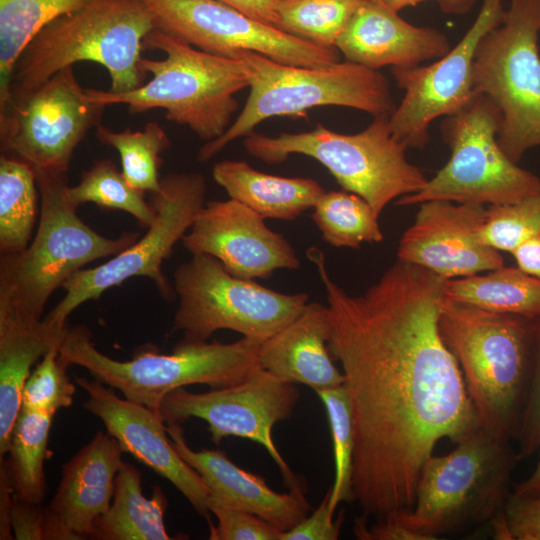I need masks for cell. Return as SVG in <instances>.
Instances as JSON below:
<instances>
[{"label":"cell","mask_w":540,"mask_h":540,"mask_svg":"<svg viewBox=\"0 0 540 540\" xmlns=\"http://www.w3.org/2000/svg\"><path fill=\"white\" fill-rule=\"evenodd\" d=\"M329 308V350L345 376L354 431L352 486L366 517L410 510L435 446L478 425L439 328L446 279L397 259L360 295L330 277L311 247Z\"/></svg>","instance_id":"6da1fadb"},{"label":"cell","mask_w":540,"mask_h":540,"mask_svg":"<svg viewBox=\"0 0 540 540\" xmlns=\"http://www.w3.org/2000/svg\"><path fill=\"white\" fill-rule=\"evenodd\" d=\"M67 327L51 325L44 319L35 323L0 322V459L9 450L31 368L50 350L59 348Z\"/></svg>","instance_id":"484cf974"},{"label":"cell","mask_w":540,"mask_h":540,"mask_svg":"<svg viewBox=\"0 0 540 540\" xmlns=\"http://www.w3.org/2000/svg\"><path fill=\"white\" fill-rule=\"evenodd\" d=\"M144 194L133 188L115 164L107 159L95 161L82 172L77 185L66 188L68 200L77 207L92 202L101 208L121 210L132 215L141 227L148 228L155 213Z\"/></svg>","instance_id":"836d02e7"},{"label":"cell","mask_w":540,"mask_h":540,"mask_svg":"<svg viewBox=\"0 0 540 540\" xmlns=\"http://www.w3.org/2000/svg\"><path fill=\"white\" fill-rule=\"evenodd\" d=\"M445 297L496 313L540 315V279L518 267L446 280Z\"/></svg>","instance_id":"83f0119b"},{"label":"cell","mask_w":540,"mask_h":540,"mask_svg":"<svg viewBox=\"0 0 540 540\" xmlns=\"http://www.w3.org/2000/svg\"><path fill=\"white\" fill-rule=\"evenodd\" d=\"M168 500L160 486L151 498L142 491L141 472L124 462L115 478L110 507L93 525L89 538L98 540H169L164 523Z\"/></svg>","instance_id":"4316f807"},{"label":"cell","mask_w":540,"mask_h":540,"mask_svg":"<svg viewBox=\"0 0 540 540\" xmlns=\"http://www.w3.org/2000/svg\"><path fill=\"white\" fill-rule=\"evenodd\" d=\"M95 135L100 143L118 151L121 172L133 188L151 194L160 189L161 153L169 148L170 140L157 122L146 123L141 131H115L100 123Z\"/></svg>","instance_id":"d6a6232c"},{"label":"cell","mask_w":540,"mask_h":540,"mask_svg":"<svg viewBox=\"0 0 540 540\" xmlns=\"http://www.w3.org/2000/svg\"><path fill=\"white\" fill-rule=\"evenodd\" d=\"M501 112L485 94L476 95L441 123L448 162L417 192L396 200L400 206L429 200L503 205L540 192V178L513 162L498 142Z\"/></svg>","instance_id":"30bf717a"},{"label":"cell","mask_w":540,"mask_h":540,"mask_svg":"<svg viewBox=\"0 0 540 540\" xmlns=\"http://www.w3.org/2000/svg\"><path fill=\"white\" fill-rule=\"evenodd\" d=\"M532 370L528 398L515 440L520 460L540 450V315L531 318Z\"/></svg>","instance_id":"ab89813d"},{"label":"cell","mask_w":540,"mask_h":540,"mask_svg":"<svg viewBox=\"0 0 540 540\" xmlns=\"http://www.w3.org/2000/svg\"><path fill=\"white\" fill-rule=\"evenodd\" d=\"M206 193V180L200 173H170L161 178L160 189L151 194L155 217L146 233L107 262L74 273L62 286L63 298L43 319L67 327L77 307L133 277L151 279L164 299L175 300L174 287L163 273L162 264L206 204Z\"/></svg>","instance_id":"4fadbf2b"},{"label":"cell","mask_w":540,"mask_h":540,"mask_svg":"<svg viewBox=\"0 0 540 540\" xmlns=\"http://www.w3.org/2000/svg\"><path fill=\"white\" fill-rule=\"evenodd\" d=\"M327 413L334 456V482L330 488L329 510L334 515L337 505L354 502L352 470L354 431L351 404L345 383L316 391Z\"/></svg>","instance_id":"d590c367"},{"label":"cell","mask_w":540,"mask_h":540,"mask_svg":"<svg viewBox=\"0 0 540 540\" xmlns=\"http://www.w3.org/2000/svg\"><path fill=\"white\" fill-rule=\"evenodd\" d=\"M13 489L10 483L7 468L3 459H0V539H14L10 522Z\"/></svg>","instance_id":"f6af8a7d"},{"label":"cell","mask_w":540,"mask_h":540,"mask_svg":"<svg viewBox=\"0 0 540 540\" xmlns=\"http://www.w3.org/2000/svg\"><path fill=\"white\" fill-rule=\"evenodd\" d=\"M330 489L319 506L294 527L280 534L279 540H337L344 521L343 510L337 518L329 510Z\"/></svg>","instance_id":"b9f144b4"},{"label":"cell","mask_w":540,"mask_h":540,"mask_svg":"<svg viewBox=\"0 0 540 540\" xmlns=\"http://www.w3.org/2000/svg\"><path fill=\"white\" fill-rule=\"evenodd\" d=\"M392 10L399 12L406 7H414L427 0H382Z\"/></svg>","instance_id":"681fc988"},{"label":"cell","mask_w":540,"mask_h":540,"mask_svg":"<svg viewBox=\"0 0 540 540\" xmlns=\"http://www.w3.org/2000/svg\"><path fill=\"white\" fill-rule=\"evenodd\" d=\"M505 539L540 540V496L511 495L504 512Z\"/></svg>","instance_id":"60d3db41"},{"label":"cell","mask_w":540,"mask_h":540,"mask_svg":"<svg viewBox=\"0 0 540 540\" xmlns=\"http://www.w3.org/2000/svg\"><path fill=\"white\" fill-rule=\"evenodd\" d=\"M105 107L88 98L73 66L66 67L0 111L2 154L35 172L68 173L75 149L100 124Z\"/></svg>","instance_id":"5bb4252c"},{"label":"cell","mask_w":540,"mask_h":540,"mask_svg":"<svg viewBox=\"0 0 540 540\" xmlns=\"http://www.w3.org/2000/svg\"><path fill=\"white\" fill-rule=\"evenodd\" d=\"M154 28L143 0H89L47 24L27 44L14 67L10 99L84 61L107 70L110 92L136 89L145 75L139 67L143 41Z\"/></svg>","instance_id":"8992f818"},{"label":"cell","mask_w":540,"mask_h":540,"mask_svg":"<svg viewBox=\"0 0 540 540\" xmlns=\"http://www.w3.org/2000/svg\"><path fill=\"white\" fill-rule=\"evenodd\" d=\"M264 220L232 198L209 201L181 241L192 255L213 256L242 279H266L279 269H299L294 247Z\"/></svg>","instance_id":"ac0fdd59"},{"label":"cell","mask_w":540,"mask_h":540,"mask_svg":"<svg viewBox=\"0 0 540 540\" xmlns=\"http://www.w3.org/2000/svg\"><path fill=\"white\" fill-rule=\"evenodd\" d=\"M261 343L244 336L232 343L182 339L170 354L147 348L120 361L99 351L90 329L78 325L66 328L59 356L69 366L83 367L126 399L160 414L163 399L174 390L195 384L222 388L248 379L262 369Z\"/></svg>","instance_id":"52a82bcc"},{"label":"cell","mask_w":540,"mask_h":540,"mask_svg":"<svg viewBox=\"0 0 540 540\" xmlns=\"http://www.w3.org/2000/svg\"><path fill=\"white\" fill-rule=\"evenodd\" d=\"M506 9L503 0H482L474 22L445 55L426 66L391 67L404 96L388 119L392 135L407 149H424L430 124L463 108L478 92L473 68L482 38L500 25Z\"/></svg>","instance_id":"e0dca14e"},{"label":"cell","mask_w":540,"mask_h":540,"mask_svg":"<svg viewBox=\"0 0 540 540\" xmlns=\"http://www.w3.org/2000/svg\"><path fill=\"white\" fill-rule=\"evenodd\" d=\"M143 1L155 28L214 55L231 58L238 51H251L300 67L340 61L336 47L313 44L217 0Z\"/></svg>","instance_id":"9a60e30c"},{"label":"cell","mask_w":540,"mask_h":540,"mask_svg":"<svg viewBox=\"0 0 540 540\" xmlns=\"http://www.w3.org/2000/svg\"><path fill=\"white\" fill-rule=\"evenodd\" d=\"M68 367L58 347L45 354L24 384L22 407L53 416L59 409L70 407L76 389L67 374Z\"/></svg>","instance_id":"74e56055"},{"label":"cell","mask_w":540,"mask_h":540,"mask_svg":"<svg viewBox=\"0 0 540 540\" xmlns=\"http://www.w3.org/2000/svg\"><path fill=\"white\" fill-rule=\"evenodd\" d=\"M540 235V192L519 201L490 205L479 231L482 243L512 253L525 241Z\"/></svg>","instance_id":"8d00e7d4"},{"label":"cell","mask_w":540,"mask_h":540,"mask_svg":"<svg viewBox=\"0 0 540 540\" xmlns=\"http://www.w3.org/2000/svg\"><path fill=\"white\" fill-rule=\"evenodd\" d=\"M172 446L200 475L210 496L255 514L280 531H287L307 517L311 509L305 486L277 493L259 475L244 470L221 450L195 451L187 444L179 423L166 424Z\"/></svg>","instance_id":"7402d4cb"},{"label":"cell","mask_w":540,"mask_h":540,"mask_svg":"<svg viewBox=\"0 0 540 540\" xmlns=\"http://www.w3.org/2000/svg\"><path fill=\"white\" fill-rule=\"evenodd\" d=\"M263 23L279 27L278 0H217Z\"/></svg>","instance_id":"ee69618b"},{"label":"cell","mask_w":540,"mask_h":540,"mask_svg":"<svg viewBox=\"0 0 540 540\" xmlns=\"http://www.w3.org/2000/svg\"><path fill=\"white\" fill-rule=\"evenodd\" d=\"M511 254L518 268L540 279V235L525 241Z\"/></svg>","instance_id":"bcb514c9"},{"label":"cell","mask_w":540,"mask_h":540,"mask_svg":"<svg viewBox=\"0 0 540 540\" xmlns=\"http://www.w3.org/2000/svg\"><path fill=\"white\" fill-rule=\"evenodd\" d=\"M441 11L450 15H464L468 13L478 0H436Z\"/></svg>","instance_id":"c3c4849f"},{"label":"cell","mask_w":540,"mask_h":540,"mask_svg":"<svg viewBox=\"0 0 540 540\" xmlns=\"http://www.w3.org/2000/svg\"><path fill=\"white\" fill-rule=\"evenodd\" d=\"M299 398L295 384L280 381L262 368L232 386L211 388L204 393H192L184 388L174 390L163 399L160 415L166 424H182L190 418L204 420L216 445L228 436L262 445L291 489L304 484L278 451L272 429L293 414Z\"/></svg>","instance_id":"2e32d148"},{"label":"cell","mask_w":540,"mask_h":540,"mask_svg":"<svg viewBox=\"0 0 540 540\" xmlns=\"http://www.w3.org/2000/svg\"><path fill=\"white\" fill-rule=\"evenodd\" d=\"M512 494L521 497L540 496V455L531 475L522 482L516 484Z\"/></svg>","instance_id":"7dc6e473"},{"label":"cell","mask_w":540,"mask_h":540,"mask_svg":"<svg viewBox=\"0 0 540 540\" xmlns=\"http://www.w3.org/2000/svg\"><path fill=\"white\" fill-rule=\"evenodd\" d=\"M439 328L459 365L478 425L515 440L531 380V318L444 297Z\"/></svg>","instance_id":"3957f363"},{"label":"cell","mask_w":540,"mask_h":540,"mask_svg":"<svg viewBox=\"0 0 540 540\" xmlns=\"http://www.w3.org/2000/svg\"><path fill=\"white\" fill-rule=\"evenodd\" d=\"M388 119L374 118L356 134L338 133L321 124L276 137L253 132L243 145L250 155L270 164L283 163L292 154L315 159L343 190L365 199L380 216L391 201L417 192L428 180L407 160V147L392 135Z\"/></svg>","instance_id":"9c48e42d"},{"label":"cell","mask_w":540,"mask_h":540,"mask_svg":"<svg viewBox=\"0 0 540 540\" xmlns=\"http://www.w3.org/2000/svg\"><path fill=\"white\" fill-rule=\"evenodd\" d=\"M540 0H509L500 25L476 50L475 89L500 109L498 142L518 163L540 146Z\"/></svg>","instance_id":"8fae6325"},{"label":"cell","mask_w":540,"mask_h":540,"mask_svg":"<svg viewBox=\"0 0 540 540\" xmlns=\"http://www.w3.org/2000/svg\"><path fill=\"white\" fill-rule=\"evenodd\" d=\"M178 306L172 332L207 341L218 330H232L263 342L291 323L305 308L306 293H281L230 274L207 254H195L174 272Z\"/></svg>","instance_id":"7c38bea8"},{"label":"cell","mask_w":540,"mask_h":540,"mask_svg":"<svg viewBox=\"0 0 540 540\" xmlns=\"http://www.w3.org/2000/svg\"><path fill=\"white\" fill-rule=\"evenodd\" d=\"M40 196L37 230L22 251L0 255V322L43 319L51 295L92 261L115 256L138 232L105 237L85 224L66 196L68 173L35 172Z\"/></svg>","instance_id":"7a4b0ae2"},{"label":"cell","mask_w":540,"mask_h":540,"mask_svg":"<svg viewBox=\"0 0 540 540\" xmlns=\"http://www.w3.org/2000/svg\"><path fill=\"white\" fill-rule=\"evenodd\" d=\"M123 453L115 438L98 431L62 465L59 485L46 508L73 540L89 538L96 519L110 507Z\"/></svg>","instance_id":"603a6c76"},{"label":"cell","mask_w":540,"mask_h":540,"mask_svg":"<svg viewBox=\"0 0 540 540\" xmlns=\"http://www.w3.org/2000/svg\"><path fill=\"white\" fill-rule=\"evenodd\" d=\"M89 0H0V110L10 99L16 62L32 38L53 20Z\"/></svg>","instance_id":"f1b7e54d"},{"label":"cell","mask_w":540,"mask_h":540,"mask_svg":"<svg viewBox=\"0 0 540 540\" xmlns=\"http://www.w3.org/2000/svg\"><path fill=\"white\" fill-rule=\"evenodd\" d=\"M313 209L311 217L323 240L331 246L359 248L362 243H379L384 239L379 216L355 193L325 192Z\"/></svg>","instance_id":"1f68e13d"},{"label":"cell","mask_w":540,"mask_h":540,"mask_svg":"<svg viewBox=\"0 0 540 540\" xmlns=\"http://www.w3.org/2000/svg\"><path fill=\"white\" fill-rule=\"evenodd\" d=\"M329 308L308 302L286 327L261 343V367L280 381L303 384L315 392L345 383L329 350Z\"/></svg>","instance_id":"cb8c5ba5"},{"label":"cell","mask_w":540,"mask_h":540,"mask_svg":"<svg viewBox=\"0 0 540 540\" xmlns=\"http://www.w3.org/2000/svg\"><path fill=\"white\" fill-rule=\"evenodd\" d=\"M455 444L450 453L425 461L413 507L393 513L417 540L493 525L504 516L521 461L511 439L477 426Z\"/></svg>","instance_id":"277c9868"},{"label":"cell","mask_w":540,"mask_h":540,"mask_svg":"<svg viewBox=\"0 0 540 540\" xmlns=\"http://www.w3.org/2000/svg\"><path fill=\"white\" fill-rule=\"evenodd\" d=\"M46 507L22 500L13 493L10 522L14 539L46 540Z\"/></svg>","instance_id":"7bdbcfd3"},{"label":"cell","mask_w":540,"mask_h":540,"mask_svg":"<svg viewBox=\"0 0 540 540\" xmlns=\"http://www.w3.org/2000/svg\"><path fill=\"white\" fill-rule=\"evenodd\" d=\"M231 58L246 64L250 94L228 129L201 146L199 162L210 160L271 117H303L312 108L333 105L358 109L374 118H389L396 108L386 77L356 63L345 60L325 67H300L251 51H238Z\"/></svg>","instance_id":"ba28073f"},{"label":"cell","mask_w":540,"mask_h":540,"mask_svg":"<svg viewBox=\"0 0 540 540\" xmlns=\"http://www.w3.org/2000/svg\"><path fill=\"white\" fill-rule=\"evenodd\" d=\"M335 47L346 61L374 70L420 65L451 49L442 31L405 21L382 0H363Z\"/></svg>","instance_id":"44dd1931"},{"label":"cell","mask_w":540,"mask_h":540,"mask_svg":"<svg viewBox=\"0 0 540 540\" xmlns=\"http://www.w3.org/2000/svg\"><path fill=\"white\" fill-rule=\"evenodd\" d=\"M76 383L88 395L84 409L103 422L107 433L118 441L123 451L171 482L194 510L209 520L210 492L196 470L172 446L161 415L120 398L114 388L96 379L77 377Z\"/></svg>","instance_id":"ffe728a7"},{"label":"cell","mask_w":540,"mask_h":540,"mask_svg":"<svg viewBox=\"0 0 540 540\" xmlns=\"http://www.w3.org/2000/svg\"><path fill=\"white\" fill-rule=\"evenodd\" d=\"M212 176L230 198L264 219L294 220L313 208L326 192L314 179L267 174L239 160L217 162Z\"/></svg>","instance_id":"d4e9b609"},{"label":"cell","mask_w":540,"mask_h":540,"mask_svg":"<svg viewBox=\"0 0 540 540\" xmlns=\"http://www.w3.org/2000/svg\"><path fill=\"white\" fill-rule=\"evenodd\" d=\"M35 170L19 158L0 157V255L24 250L38 215Z\"/></svg>","instance_id":"4dcf8cb0"},{"label":"cell","mask_w":540,"mask_h":540,"mask_svg":"<svg viewBox=\"0 0 540 540\" xmlns=\"http://www.w3.org/2000/svg\"><path fill=\"white\" fill-rule=\"evenodd\" d=\"M54 416L21 407L4 460L13 493L24 501L42 504L47 491L44 463Z\"/></svg>","instance_id":"f546056e"},{"label":"cell","mask_w":540,"mask_h":540,"mask_svg":"<svg viewBox=\"0 0 540 540\" xmlns=\"http://www.w3.org/2000/svg\"><path fill=\"white\" fill-rule=\"evenodd\" d=\"M143 47L166 54L160 60L141 58L139 67L152 75L150 81L122 93L88 88V98L104 106L125 104L132 114L165 109L166 119L202 140L220 137L238 109L235 94L250 85L246 64L196 49L157 28L145 37Z\"/></svg>","instance_id":"5b68a950"},{"label":"cell","mask_w":540,"mask_h":540,"mask_svg":"<svg viewBox=\"0 0 540 540\" xmlns=\"http://www.w3.org/2000/svg\"><path fill=\"white\" fill-rule=\"evenodd\" d=\"M418 205L414 222L399 240L397 259L446 280L504 265L500 251L479 239L487 217L486 205L448 200H429Z\"/></svg>","instance_id":"d6986e66"},{"label":"cell","mask_w":540,"mask_h":540,"mask_svg":"<svg viewBox=\"0 0 540 540\" xmlns=\"http://www.w3.org/2000/svg\"><path fill=\"white\" fill-rule=\"evenodd\" d=\"M363 0H278V29L323 47L336 41Z\"/></svg>","instance_id":"e575fe53"},{"label":"cell","mask_w":540,"mask_h":540,"mask_svg":"<svg viewBox=\"0 0 540 540\" xmlns=\"http://www.w3.org/2000/svg\"><path fill=\"white\" fill-rule=\"evenodd\" d=\"M208 509L218 523H210L211 540H279L278 528L261 517L229 506L209 495Z\"/></svg>","instance_id":"f35d334b"}]
</instances>
